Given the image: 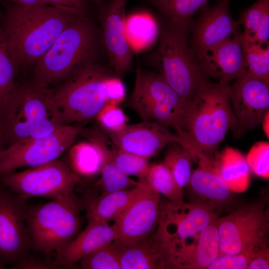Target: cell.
<instances>
[{
  "instance_id": "cell-1",
  "label": "cell",
  "mask_w": 269,
  "mask_h": 269,
  "mask_svg": "<svg viewBox=\"0 0 269 269\" xmlns=\"http://www.w3.org/2000/svg\"><path fill=\"white\" fill-rule=\"evenodd\" d=\"M83 15L50 5H5L1 25L17 67L33 66L60 33Z\"/></svg>"
},
{
  "instance_id": "cell-2",
  "label": "cell",
  "mask_w": 269,
  "mask_h": 269,
  "mask_svg": "<svg viewBox=\"0 0 269 269\" xmlns=\"http://www.w3.org/2000/svg\"><path fill=\"white\" fill-rule=\"evenodd\" d=\"M126 94L121 77L94 58L67 78L54 96L63 124L69 125L95 118L106 105H119Z\"/></svg>"
},
{
  "instance_id": "cell-3",
  "label": "cell",
  "mask_w": 269,
  "mask_h": 269,
  "mask_svg": "<svg viewBox=\"0 0 269 269\" xmlns=\"http://www.w3.org/2000/svg\"><path fill=\"white\" fill-rule=\"evenodd\" d=\"M63 125L54 93L48 87L16 83L0 105V128L6 147L47 135Z\"/></svg>"
},
{
  "instance_id": "cell-4",
  "label": "cell",
  "mask_w": 269,
  "mask_h": 269,
  "mask_svg": "<svg viewBox=\"0 0 269 269\" xmlns=\"http://www.w3.org/2000/svg\"><path fill=\"white\" fill-rule=\"evenodd\" d=\"M230 85L208 81L186 105L181 128L210 155L218 149L228 131L234 132L236 128L229 96Z\"/></svg>"
},
{
  "instance_id": "cell-5",
  "label": "cell",
  "mask_w": 269,
  "mask_h": 269,
  "mask_svg": "<svg viewBox=\"0 0 269 269\" xmlns=\"http://www.w3.org/2000/svg\"><path fill=\"white\" fill-rule=\"evenodd\" d=\"M188 34V27L167 21L156 48L147 58L150 66L187 102L209 81L201 73Z\"/></svg>"
},
{
  "instance_id": "cell-6",
  "label": "cell",
  "mask_w": 269,
  "mask_h": 269,
  "mask_svg": "<svg viewBox=\"0 0 269 269\" xmlns=\"http://www.w3.org/2000/svg\"><path fill=\"white\" fill-rule=\"evenodd\" d=\"M83 207L74 190L44 204L28 206L26 223L32 249L49 255L63 249L79 233Z\"/></svg>"
},
{
  "instance_id": "cell-7",
  "label": "cell",
  "mask_w": 269,
  "mask_h": 269,
  "mask_svg": "<svg viewBox=\"0 0 269 269\" xmlns=\"http://www.w3.org/2000/svg\"><path fill=\"white\" fill-rule=\"evenodd\" d=\"M94 30L83 15L71 23L33 66L32 83L48 87L95 58Z\"/></svg>"
},
{
  "instance_id": "cell-8",
  "label": "cell",
  "mask_w": 269,
  "mask_h": 269,
  "mask_svg": "<svg viewBox=\"0 0 269 269\" xmlns=\"http://www.w3.org/2000/svg\"><path fill=\"white\" fill-rule=\"evenodd\" d=\"M267 196L235 209L216 221L219 254L234 255L250 248L269 247V208Z\"/></svg>"
},
{
  "instance_id": "cell-9",
  "label": "cell",
  "mask_w": 269,
  "mask_h": 269,
  "mask_svg": "<svg viewBox=\"0 0 269 269\" xmlns=\"http://www.w3.org/2000/svg\"><path fill=\"white\" fill-rule=\"evenodd\" d=\"M82 128L63 125L47 135L20 140L0 153V177L22 167L42 165L54 160L73 144Z\"/></svg>"
},
{
  "instance_id": "cell-10",
  "label": "cell",
  "mask_w": 269,
  "mask_h": 269,
  "mask_svg": "<svg viewBox=\"0 0 269 269\" xmlns=\"http://www.w3.org/2000/svg\"><path fill=\"white\" fill-rule=\"evenodd\" d=\"M5 186L28 200L31 197L55 198L74 190L79 176L64 161L56 159L0 177Z\"/></svg>"
},
{
  "instance_id": "cell-11",
  "label": "cell",
  "mask_w": 269,
  "mask_h": 269,
  "mask_svg": "<svg viewBox=\"0 0 269 269\" xmlns=\"http://www.w3.org/2000/svg\"><path fill=\"white\" fill-rule=\"evenodd\" d=\"M27 200L0 187V264L14 265L32 249L27 228Z\"/></svg>"
},
{
  "instance_id": "cell-12",
  "label": "cell",
  "mask_w": 269,
  "mask_h": 269,
  "mask_svg": "<svg viewBox=\"0 0 269 269\" xmlns=\"http://www.w3.org/2000/svg\"><path fill=\"white\" fill-rule=\"evenodd\" d=\"M220 214L196 201L160 202L159 221L155 233L165 245L184 241L217 221Z\"/></svg>"
},
{
  "instance_id": "cell-13",
  "label": "cell",
  "mask_w": 269,
  "mask_h": 269,
  "mask_svg": "<svg viewBox=\"0 0 269 269\" xmlns=\"http://www.w3.org/2000/svg\"><path fill=\"white\" fill-rule=\"evenodd\" d=\"M137 196L113 224L116 232L112 243L120 249L133 245L151 235L160 214V195L143 178Z\"/></svg>"
},
{
  "instance_id": "cell-14",
  "label": "cell",
  "mask_w": 269,
  "mask_h": 269,
  "mask_svg": "<svg viewBox=\"0 0 269 269\" xmlns=\"http://www.w3.org/2000/svg\"><path fill=\"white\" fill-rule=\"evenodd\" d=\"M229 96L237 124L235 137L258 127L269 112V86L248 71L230 85Z\"/></svg>"
},
{
  "instance_id": "cell-15",
  "label": "cell",
  "mask_w": 269,
  "mask_h": 269,
  "mask_svg": "<svg viewBox=\"0 0 269 269\" xmlns=\"http://www.w3.org/2000/svg\"><path fill=\"white\" fill-rule=\"evenodd\" d=\"M184 148L198 164L188 185L195 197L193 201L221 213L234 201V192L215 171L211 155L204 152L192 139L185 142Z\"/></svg>"
},
{
  "instance_id": "cell-16",
  "label": "cell",
  "mask_w": 269,
  "mask_h": 269,
  "mask_svg": "<svg viewBox=\"0 0 269 269\" xmlns=\"http://www.w3.org/2000/svg\"><path fill=\"white\" fill-rule=\"evenodd\" d=\"M200 10L199 15L188 28L192 33L190 45L197 59L218 44L242 33L241 24L230 13L229 0H219L212 6L206 3Z\"/></svg>"
},
{
  "instance_id": "cell-17",
  "label": "cell",
  "mask_w": 269,
  "mask_h": 269,
  "mask_svg": "<svg viewBox=\"0 0 269 269\" xmlns=\"http://www.w3.org/2000/svg\"><path fill=\"white\" fill-rule=\"evenodd\" d=\"M216 221L186 241L172 245L162 244L165 269H207L220 252Z\"/></svg>"
},
{
  "instance_id": "cell-18",
  "label": "cell",
  "mask_w": 269,
  "mask_h": 269,
  "mask_svg": "<svg viewBox=\"0 0 269 269\" xmlns=\"http://www.w3.org/2000/svg\"><path fill=\"white\" fill-rule=\"evenodd\" d=\"M127 0H109L99 8L104 38L112 71L121 77L133 65V55L125 30V8Z\"/></svg>"
},
{
  "instance_id": "cell-19",
  "label": "cell",
  "mask_w": 269,
  "mask_h": 269,
  "mask_svg": "<svg viewBox=\"0 0 269 269\" xmlns=\"http://www.w3.org/2000/svg\"><path fill=\"white\" fill-rule=\"evenodd\" d=\"M106 134L116 148L148 159L177 140L176 134L168 127L151 121L127 125L119 131Z\"/></svg>"
},
{
  "instance_id": "cell-20",
  "label": "cell",
  "mask_w": 269,
  "mask_h": 269,
  "mask_svg": "<svg viewBox=\"0 0 269 269\" xmlns=\"http://www.w3.org/2000/svg\"><path fill=\"white\" fill-rule=\"evenodd\" d=\"M241 33L218 44L197 59L201 73L205 78L229 83L247 72Z\"/></svg>"
},
{
  "instance_id": "cell-21",
  "label": "cell",
  "mask_w": 269,
  "mask_h": 269,
  "mask_svg": "<svg viewBox=\"0 0 269 269\" xmlns=\"http://www.w3.org/2000/svg\"><path fill=\"white\" fill-rule=\"evenodd\" d=\"M113 225L100 221H89L85 229L55 255V261L62 267H71L85 256L111 244L116 239Z\"/></svg>"
},
{
  "instance_id": "cell-22",
  "label": "cell",
  "mask_w": 269,
  "mask_h": 269,
  "mask_svg": "<svg viewBox=\"0 0 269 269\" xmlns=\"http://www.w3.org/2000/svg\"><path fill=\"white\" fill-rule=\"evenodd\" d=\"M146 102L171 108L184 116L187 102L181 97L156 72L138 65L130 103ZM183 120V119H182Z\"/></svg>"
},
{
  "instance_id": "cell-23",
  "label": "cell",
  "mask_w": 269,
  "mask_h": 269,
  "mask_svg": "<svg viewBox=\"0 0 269 269\" xmlns=\"http://www.w3.org/2000/svg\"><path fill=\"white\" fill-rule=\"evenodd\" d=\"M89 135V141L77 143L70 150L73 171L79 176L92 177L100 173L110 152L111 142L105 132L96 130Z\"/></svg>"
},
{
  "instance_id": "cell-24",
  "label": "cell",
  "mask_w": 269,
  "mask_h": 269,
  "mask_svg": "<svg viewBox=\"0 0 269 269\" xmlns=\"http://www.w3.org/2000/svg\"><path fill=\"white\" fill-rule=\"evenodd\" d=\"M212 159L215 171L232 191L241 193L247 190L252 170L240 151L226 147Z\"/></svg>"
},
{
  "instance_id": "cell-25",
  "label": "cell",
  "mask_w": 269,
  "mask_h": 269,
  "mask_svg": "<svg viewBox=\"0 0 269 269\" xmlns=\"http://www.w3.org/2000/svg\"><path fill=\"white\" fill-rule=\"evenodd\" d=\"M117 250L121 269H165L161 244L154 232L133 245Z\"/></svg>"
},
{
  "instance_id": "cell-26",
  "label": "cell",
  "mask_w": 269,
  "mask_h": 269,
  "mask_svg": "<svg viewBox=\"0 0 269 269\" xmlns=\"http://www.w3.org/2000/svg\"><path fill=\"white\" fill-rule=\"evenodd\" d=\"M141 188L140 180L133 188L103 193L93 201L88 212L89 221L109 223L116 221L137 196Z\"/></svg>"
},
{
  "instance_id": "cell-27",
  "label": "cell",
  "mask_w": 269,
  "mask_h": 269,
  "mask_svg": "<svg viewBox=\"0 0 269 269\" xmlns=\"http://www.w3.org/2000/svg\"><path fill=\"white\" fill-rule=\"evenodd\" d=\"M244 27L242 41L268 45L269 39V0H258L242 11L238 20Z\"/></svg>"
},
{
  "instance_id": "cell-28",
  "label": "cell",
  "mask_w": 269,
  "mask_h": 269,
  "mask_svg": "<svg viewBox=\"0 0 269 269\" xmlns=\"http://www.w3.org/2000/svg\"><path fill=\"white\" fill-rule=\"evenodd\" d=\"M168 22L188 27L195 12L209 0H145Z\"/></svg>"
},
{
  "instance_id": "cell-29",
  "label": "cell",
  "mask_w": 269,
  "mask_h": 269,
  "mask_svg": "<svg viewBox=\"0 0 269 269\" xmlns=\"http://www.w3.org/2000/svg\"><path fill=\"white\" fill-rule=\"evenodd\" d=\"M141 177L159 194L164 195L168 200L183 201V188L178 185L169 168L163 162L149 165Z\"/></svg>"
},
{
  "instance_id": "cell-30",
  "label": "cell",
  "mask_w": 269,
  "mask_h": 269,
  "mask_svg": "<svg viewBox=\"0 0 269 269\" xmlns=\"http://www.w3.org/2000/svg\"><path fill=\"white\" fill-rule=\"evenodd\" d=\"M125 30L131 47L137 49L152 45L159 34L156 21L152 18L142 14L134 15L126 19Z\"/></svg>"
},
{
  "instance_id": "cell-31",
  "label": "cell",
  "mask_w": 269,
  "mask_h": 269,
  "mask_svg": "<svg viewBox=\"0 0 269 269\" xmlns=\"http://www.w3.org/2000/svg\"><path fill=\"white\" fill-rule=\"evenodd\" d=\"M163 162L170 170L178 185L183 188L188 185L192 174V159L189 153L176 142L171 143Z\"/></svg>"
},
{
  "instance_id": "cell-32",
  "label": "cell",
  "mask_w": 269,
  "mask_h": 269,
  "mask_svg": "<svg viewBox=\"0 0 269 269\" xmlns=\"http://www.w3.org/2000/svg\"><path fill=\"white\" fill-rule=\"evenodd\" d=\"M241 42L248 72L269 86V45Z\"/></svg>"
},
{
  "instance_id": "cell-33",
  "label": "cell",
  "mask_w": 269,
  "mask_h": 269,
  "mask_svg": "<svg viewBox=\"0 0 269 269\" xmlns=\"http://www.w3.org/2000/svg\"><path fill=\"white\" fill-rule=\"evenodd\" d=\"M0 23V105L15 87L18 70Z\"/></svg>"
},
{
  "instance_id": "cell-34",
  "label": "cell",
  "mask_w": 269,
  "mask_h": 269,
  "mask_svg": "<svg viewBox=\"0 0 269 269\" xmlns=\"http://www.w3.org/2000/svg\"><path fill=\"white\" fill-rule=\"evenodd\" d=\"M110 155L116 167L128 176H135L139 178L149 166V159L118 149L112 142Z\"/></svg>"
},
{
  "instance_id": "cell-35",
  "label": "cell",
  "mask_w": 269,
  "mask_h": 269,
  "mask_svg": "<svg viewBox=\"0 0 269 269\" xmlns=\"http://www.w3.org/2000/svg\"><path fill=\"white\" fill-rule=\"evenodd\" d=\"M99 184L104 193H110L134 188L137 184L120 171L111 159L110 153L102 167Z\"/></svg>"
},
{
  "instance_id": "cell-36",
  "label": "cell",
  "mask_w": 269,
  "mask_h": 269,
  "mask_svg": "<svg viewBox=\"0 0 269 269\" xmlns=\"http://www.w3.org/2000/svg\"><path fill=\"white\" fill-rule=\"evenodd\" d=\"M79 262L85 269H121L119 252L112 243L85 256Z\"/></svg>"
},
{
  "instance_id": "cell-37",
  "label": "cell",
  "mask_w": 269,
  "mask_h": 269,
  "mask_svg": "<svg viewBox=\"0 0 269 269\" xmlns=\"http://www.w3.org/2000/svg\"><path fill=\"white\" fill-rule=\"evenodd\" d=\"M98 123L106 133L115 132L124 129L129 118L119 105H106L97 115Z\"/></svg>"
},
{
  "instance_id": "cell-38",
  "label": "cell",
  "mask_w": 269,
  "mask_h": 269,
  "mask_svg": "<svg viewBox=\"0 0 269 269\" xmlns=\"http://www.w3.org/2000/svg\"><path fill=\"white\" fill-rule=\"evenodd\" d=\"M246 157L251 170L257 175L266 179L269 177V143L266 141L256 143Z\"/></svg>"
},
{
  "instance_id": "cell-39",
  "label": "cell",
  "mask_w": 269,
  "mask_h": 269,
  "mask_svg": "<svg viewBox=\"0 0 269 269\" xmlns=\"http://www.w3.org/2000/svg\"><path fill=\"white\" fill-rule=\"evenodd\" d=\"M256 248H250L244 252L234 255L220 254L207 269H247L252 254Z\"/></svg>"
},
{
  "instance_id": "cell-40",
  "label": "cell",
  "mask_w": 269,
  "mask_h": 269,
  "mask_svg": "<svg viewBox=\"0 0 269 269\" xmlns=\"http://www.w3.org/2000/svg\"><path fill=\"white\" fill-rule=\"evenodd\" d=\"M11 269H52L61 268L54 261L42 260L27 254L14 265Z\"/></svg>"
},
{
  "instance_id": "cell-41",
  "label": "cell",
  "mask_w": 269,
  "mask_h": 269,
  "mask_svg": "<svg viewBox=\"0 0 269 269\" xmlns=\"http://www.w3.org/2000/svg\"><path fill=\"white\" fill-rule=\"evenodd\" d=\"M269 269V248H256L251 256L247 269Z\"/></svg>"
},
{
  "instance_id": "cell-42",
  "label": "cell",
  "mask_w": 269,
  "mask_h": 269,
  "mask_svg": "<svg viewBox=\"0 0 269 269\" xmlns=\"http://www.w3.org/2000/svg\"><path fill=\"white\" fill-rule=\"evenodd\" d=\"M44 4L73 10L86 14V0H41Z\"/></svg>"
},
{
  "instance_id": "cell-43",
  "label": "cell",
  "mask_w": 269,
  "mask_h": 269,
  "mask_svg": "<svg viewBox=\"0 0 269 269\" xmlns=\"http://www.w3.org/2000/svg\"><path fill=\"white\" fill-rule=\"evenodd\" d=\"M9 3L19 5H43L41 0H5Z\"/></svg>"
},
{
  "instance_id": "cell-44",
  "label": "cell",
  "mask_w": 269,
  "mask_h": 269,
  "mask_svg": "<svg viewBox=\"0 0 269 269\" xmlns=\"http://www.w3.org/2000/svg\"><path fill=\"white\" fill-rule=\"evenodd\" d=\"M269 113H268L266 116L265 117H264V119H263V121L262 122V124H263V129H264V131L266 134L267 135V136H268V137L269 138Z\"/></svg>"
},
{
  "instance_id": "cell-45",
  "label": "cell",
  "mask_w": 269,
  "mask_h": 269,
  "mask_svg": "<svg viewBox=\"0 0 269 269\" xmlns=\"http://www.w3.org/2000/svg\"><path fill=\"white\" fill-rule=\"evenodd\" d=\"M6 143L3 134L0 128V153L6 148Z\"/></svg>"
},
{
  "instance_id": "cell-46",
  "label": "cell",
  "mask_w": 269,
  "mask_h": 269,
  "mask_svg": "<svg viewBox=\"0 0 269 269\" xmlns=\"http://www.w3.org/2000/svg\"><path fill=\"white\" fill-rule=\"evenodd\" d=\"M91 0L96 4V5L98 7V8L101 7L105 2L104 0Z\"/></svg>"
},
{
  "instance_id": "cell-47",
  "label": "cell",
  "mask_w": 269,
  "mask_h": 269,
  "mask_svg": "<svg viewBox=\"0 0 269 269\" xmlns=\"http://www.w3.org/2000/svg\"><path fill=\"white\" fill-rule=\"evenodd\" d=\"M4 267H5L4 266L0 264V269H4Z\"/></svg>"
}]
</instances>
